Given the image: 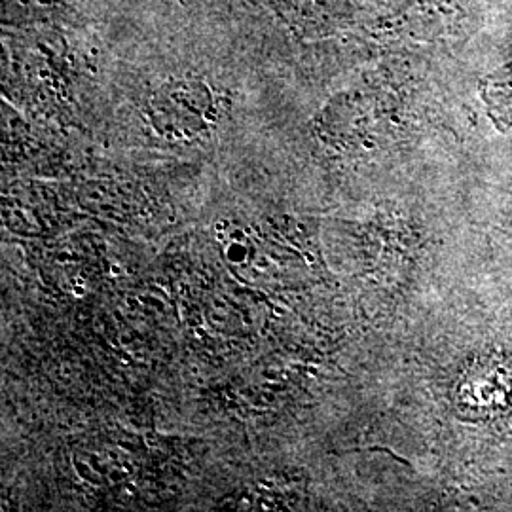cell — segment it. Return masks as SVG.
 I'll use <instances>...</instances> for the list:
<instances>
[{"label": "cell", "instance_id": "obj_1", "mask_svg": "<svg viewBox=\"0 0 512 512\" xmlns=\"http://www.w3.org/2000/svg\"><path fill=\"white\" fill-rule=\"evenodd\" d=\"M154 110L162 129L175 128V135L200 131L211 110L209 90L202 84L175 82L156 95Z\"/></svg>", "mask_w": 512, "mask_h": 512}, {"label": "cell", "instance_id": "obj_2", "mask_svg": "<svg viewBox=\"0 0 512 512\" xmlns=\"http://www.w3.org/2000/svg\"><path fill=\"white\" fill-rule=\"evenodd\" d=\"M482 99L499 129L512 128V63L488 76L482 84Z\"/></svg>", "mask_w": 512, "mask_h": 512}]
</instances>
